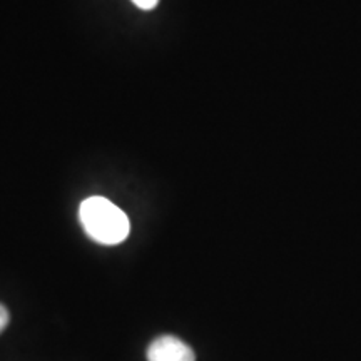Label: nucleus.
I'll return each instance as SVG.
<instances>
[{"instance_id":"7ed1b4c3","label":"nucleus","mask_w":361,"mask_h":361,"mask_svg":"<svg viewBox=\"0 0 361 361\" xmlns=\"http://www.w3.org/2000/svg\"><path fill=\"white\" fill-rule=\"evenodd\" d=\"M133 2L135 7L142 8V11H151L159 4V0H133Z\"/></svg>"},{"instance_id":"f257e3e1","label":"nucleus","mask_w":361,"mask_h":361,"mask_svg":"<svg viewBox=\"0 0 361 361\" xmlns=\"http://www.w3.org/2000/svg\"><path fill=\"white\" fill-rule=\"evenodd\" d=\"M79 219L87 236L104 246L121 245L130 233L129 218L124 211L101 196L82 201Z\"/></svg>"},{"instance_id":"f03ea898","label":"nucleus","mask_w":361,"mask_h":361,"mask_svg":"<svg viewBox=\"0 0 361 361\" xmlns=\"http://www.w3.org/2000/svg\"><path fill=\"white\" fill-rule=\"evenodd\" d=\"M147 361H196V355L183 340L164 335L149 345Z\"/></svg>"},{"instance_id":"20e7f679","label":"nucleus","mask_w":361,"mask_h":361,"mask_svg":"<svg viewBox=\"0 0 361 361\" xmlns=\"http://www.w3.org/2000/svg\"><path fill=\"white\" fill-rule=\"evenodd\" d=\"M8 318H11V316H8V311H7V308H6V306L0 305V333H2L4 329L7 328V324H8Z\"/></svg>"}]
</instances>
